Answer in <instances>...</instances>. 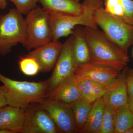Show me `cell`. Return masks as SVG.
I'll list each match as a JSON object with an SVG mask.
<instances>
[{
    "label": "cell",
    "instance_id": "20",
    "mask_svg": "<svg viewBox=\"0 0 133 133\" xmlns=\"http://www.w3.org/2000/svg\"><path fill=\"white\" fill-rule=\"evenodd\" d=\"M76 75L82 99L92 104L97 99L95 94V81Z\"/></svg>",
    "mask_w": 133,
    "mask_h": 133
},
{
    "label": "cell",
    "instance_id": "10",
    "mask_svg": "<svg viewBox=\"0 0 133 133\" xmlns=\"http://www.w3.org/2000/svg\"><path fill=\"white\" fill-rule=\"evenodd\" d=\"M121 71L110 66L88 62L76 66V75L91 79L107 87L114 81Z\"/></svg>",
    "mask_w": 133,
    "mask_h": 133
},
{
    "label": "cell",
    "instance_id": "24",
    "mask_svg": "<svg viewBox=\"0 0 133 133\" xmlns=\"http://www.w3.org/2000/svg\"><path fill=\"white\" fill-rule=\"evenodd\" d=\"M124 8V14L121 19L133 26V0H121Z\"/></svg>",
    "mask_w": 133,
    "mask_h": 133
},
{
    "label": "cell",
    "instance_id": "14",
    "mask_svg": "<svg viewBox=\"0 0 133 133\" xmlns=\"http://www.w3.org/2000/svg\"><path fill=\"white\" fill-rule=\"evenodd\" d=\"M25 108L7 105L0 111V130L21 133L25 117Z\"/></svg>",
    "mask_w": 133,
    "mask_h": 133
},
{
    "label": "cell",
    "instance_id": "18",
    "mask_svg": "<svg viewBox=\"0 0 133 133\" xmlns=\"http://www.w3.org/2000/svg\"><path fill=\"white\" fill-rule=\"evenodd\" d=\"M92 104L82 99L71 105L78 133H81L86 124Z\"/></svg>",
    "mask_w": 133,
    "mask_h": 133
},
{
    "label": "cell",
    "instance_id": "19",
    "mask_svg": "<svg viewBox=\"0 0 133 133\" xmlns=\"http://www.w3.org/2000/svg\"><path fill=\"white\" fill-rule=\"evenodd\" d=\"M115 133H125L133 127V112L128 105L116 111Z\"/></svg>",
    "mask_w": 133,
    "mask_h": 133
},
{
    "label": "cell",
    "instance_id": "33",
    "mask_svg": "<svg viewBox=\"0 0 133 133\" xmlns=\"http://www.w3.org/2000/svg\"><path fill=\"white\" fill-rule=\"evenodd\" d=\"M0 16H1V15H0Z\"/></svg>",
    "mask_w": 133,
    "mask_h": 133
},
{
    "label": "cell",
    "instance_id": "6",
    "mask_svg": "<svg viewBox=\"0 0 133 133\" xmlns=\"http://www.w3.org/2000/svg\"><path fill=\"white\" fill-rule=\"evenodd\" d=\"M26 39L24 47L28 50L42 46L53 40L49 14L42 8L36 7L27 14Z\"/></svg>",
    "mask_w": 133,
    "mask_h": 133
},
{
    "label": "cell",
    "instance_id": "2",
    "mask_svg": "<svg viewBox=\"0 0 133 133\" xmlns=\"http://www.w3.org/2000/svg\"><path fill=\"white\" fill-rule=\"evenodd\" d=\"M0 82L6 87L7 105L25 108L30 104H41L47 98L46 80L39 82L19 81L9 78L0 72Z\"/></svg>",
    "mask_w": 133,
    "mask_h": 133
},
{
    "label": "cell",
    "instance_id": "23",
    "mask_svg": "<svg viewBox=\"0 0 133 133\" xmlns=\"http://www.w3.org/2000/svg\"><path fill=\"white\" fill-rule=\"evenodd\" d=\"M12 2L16 9L22 14L27 15L30 11L36 7L38 0H8Z\"/></svg>",
    "mask_w": 133,
    "mask_h": 133
},
{
    "label": "cell",
    "instance_id": "22",
    "mask_svg": "<svg viewBox=\"0 0 133 133\" xmlns=\"http://www.w3.org/2000/svg\"><path fill=\"white\" fill-rule=\"evenodd\" d=\"M19 65L21 71L27 76H35L41 71L40 65L37 60L27 55L20 58Z\"/></svg>",
    "mask_w": 133,
    "mask_h": 133
},
{
    "label": "cell",
    "instance_id": "15",
    "mask_svg": "<svg viewBox=\"0 0 133 133\" xmlns=\"http://www.w3.org/2000/svg\"><path fill=\"white\" fill-rule=\"evenodd\" d=\"M72 53L76 66L90 62V55L86 39L84 28L78 26L74 28L72 35Z\"/></svg>",
    "mask_w": 133,
    "mask_h": 133
},
{
    "label": "cell",
    "instance_id": "8",
    "mask_svg": "<svg viewBox=\"0 0 133 133\" xmlns=\"http://www.w3.org/2000/svg\"><path fill=\"white\" fill-rule=\"evenodd\" d=\"M54 122L41 104L33 103L25 108L21 133H57Z\"/></svg>",
    "mask_w": 133,
    "mask_h": 133
},
{
    "label": "cell",
    "instance_id": "1",
    "mask_svg": "<svg viewBox=\"0 0 133 133\" xmlns=\"http://www.w3.org/2000/svg\"><path fill=\"white\" fill-rule=\"evenodd\" d=\"M84 28L90 50V62L110 66L121 72L125 69L129 61L128 53L98 29Z\"/></svg>",
    "mask_w": 133,
    "mask_h": 133
},
{
    "label": "cell",
    "instance_id": "31",
    "mask_svg": "<svg viewBox=\"0 0 133 133\" xmlns=\"http://www.w3.org/2000/svg\"><path fill=\"white\" fill-rule=\"evenodd\" d=\"M3 107L2 108H0V111H2V110L3 109Z\"/></svg>",
    "mask_w": 133,
    "mask_h": 133
},
{
    "label": "cell",
    "instance_id": "11",
    "mask_svg": "<svg viewBox=\"0 0 133 133\" xmlns=\"http://www.w3.org/2000/svg\"><path fill=\"white\" fill-rule=\"evenodd\" d=\"M63 44L59 41L50 42L34 49L27 55L38 62L43 73L49 72L54 69L60 52Z\"/></svg>",
    "mask_w": 133,
    "mask_h": 133
},
{
    "label": "cell",
    "instance_id": "5",
    "mask_svg": "<svg viewBox=\"0 0 133 133\" xmlns=\"http://www.w3.org/2000/svg\"><path fill=\"white\" fill-rule=\"evenodd\" d=\"M95 18L107 36L128 53L129 48L133 45V26L108 13L103 6L96 10Z\"/></svg>",
    "mask_w": 133,
    "mask_h": 133
},
{
    "label": "cell",
    "instance_id": "28",
    "mask_svg": "<svg viewBox=\"0 0 133 133\" xmlns=\"http://www.w3.org/2000/svg\"><path fill=\"white\" fill-rule=\"evenodd\" d=\"M8 5V0H0V10L5 9Z\"/></svg>",
    "mask_w": 133,
    "mask_h": 133
},
{
    "label": "cell",
    "instance_id": "21",
    "mask_svg": "<svg viewBox=\"0 0 133 133\" xmlns=\"http://www.w3.org/2000/svg\"><path fill=\"white\" fill-rule=\"evenodd\" d=\"M105 103L100 133H115L116 111L108 103Z\"/></svg>",
    "mask_w": 133,
    "mask_h": 133
},
{
    "label": "cell",
    "instance_id": "3",
    "mask_svg": "<svg viewBox=\"0 0 133 133\" xmlns=\"http://www.w3.org/2000/svg\"><path fill=\"white\" fill-rule=\"evenodd\" d=\"M104 0H83V12L77 15L51 14L50 24L53 33V41L71 35L78 26L98 29L95 18L96 10L103 6Z\"/></svg>",
    "mask_w": 133,
    "mask_h": 133
},
{
    "label": "cell",
    "instance_id": "12",
    "mask_svg": "<svg viewBox=\"0 0 133 133\" xmlns=\"http://www.w3.org/2000/svg\"><path fill=\"white\" fill-rule=\"evenodd\" d=\"M46 98L71 105L82 99L75 73L49 92Z\"/></svg>",
    "mask_w": 133,
    "mask_h": 133
},
{
    "label": "cell",
    "instance_id": "9",
    "mask_svg": "<svg viewBox=\"0 0 133 133\" xmlns=\"http://www.w3.org/2000/svg\"><path fill=\"white\" fill-rule=\"evenodd\" d=\"M72 41L73 36L71 35L63 43L61 52L52 74L46 80L48 92L74 74L76 66L72 55Z\"/></svg>",
    "mask_w": 133,
    "mask_h": 133
},
{
    "label": "cell",
    "instance_id": "4",
    "mask_svg": "<svg viewBox=\"0 0 133 133\" xmlns=\"http://www.w3.org/2000/svg\"><path fill=\"white\" fill-rule=\"evenodd\" d=\"M22 15L16 9H11L0 16V55H7L19 44L25 45L26 23Z\"/></svg>",
    "mask_w": 133,
    "mask_h": 133
},
{
    "label": "cell",
    "instance_id": "30",
    "mask_svg": "<svg viewBox=\"0 0 133 133\" xmlns=\"http://www.w3.org/2000/svg\"><path fill=\"white\" fill-rule=\"evenodd\" d=\"M125 133H133V127L128 129Z\"/></svg>",
    "mask_w": 133,
    "mask_h": 133
},
{
    "label": "cell",
    "instance_id": "16",
    "mask_svg": "<svg viewBox=\"0 0 133 133\" xmlns=\"http://www.w3.org/2000/svg\"><path fill=\"white\" fill-rule=\"evenodd\" d=\"M42 8L51 14L77 15L83 12L82 3L79 0H38Z\"/></svg>",
    "mask_w": 133,
    "mask_h": 133
},
{
    "label": "cell",
    "instance_id": "7",
    "mask_svg": "<svg viewBox=\"0 0 133 133\" xmlns=\"http://www.w3.org/2000/svg\"><path fill=\"white\" fill-rule=\"evenodd\" d=\"M41 105L54 122L58 133H78L71 105L49 98Z\"/></svg>",
    "mask_w": 133,
    "mask_h": 133
},
{
    "label": "cell",
    "instance_id": "32",
    "mask_svg": "<svg viewBox=\"0 0 133 133\" xmlns=\"http://www.w3.org/2000/svg\"></svg>",
    "mask_w": 133,
    "mask_h": 133
},
{
    "label": "cell",
    "instance_id": "29",
    "mask_svg": "<svg viewBox=\"0 0 133 133\" xmlns=\"http://www.w3.org/2000/svg\"><path fill=\"white\" fill-rule=\"evenodd\" d=\"M128 107L131 111L133 112V97H128Z\"/></svg>",
    "mask_w": 133,
    "mask_h": 133
},
{
    "label": "cell",
    "instance_id": "26",
    "mask_svg": "<svg viewBox=\"0 0 133 133\" xmlns=\"http://www.w3.org/2000/svg\"><path fill=\"white\" fill-rule=\"evenodd\" d=\"M105 1V10L110 13L112 9L121 2V0H104Z\"/></svg>",
    "mask_w": 133,
    "mask_h": 133
},
{
    "label": "cell",
    "instance_id": "25",
    "mask_svg": "<svg viewBox=\"0 0 133 133\" xmlns=\"http://www.w3.org/2000/svg\"><path fill=\"white\" fill-rule=\"evenodd\" d=\"M126 81L128 97H133V69L126 72Z\"/></svg>",
    "mask_w": 133,
    "mask_h": 133
},
{
    "label": "cell",
    "instance_id": "27",
    "mask_svg": "<svg viewBox=\"0 0 133 133\" xmlns=\"http://www.w3.org/2000/svg\"><path fill=\"white\" fill-rule=\"evenodd\" d=\"M6 87L4 85H0V108L7 105L5 97Z\"/></svg>",
    "mask_w": 133,
    "mask_h": 133
},
{
    "label": "cell",
    "instance_id": "13",
    "mask_svg": "<svg viewBox=\"0 0 133 133\" xmlns=\"http://www.w3.org/2000/svg\"><path fill=\"white\" fill-rule=\"evenodd\" d=\"M126 70L120 73L114 81L107 87L103 97L105 102L115 110L128 105V93L126 81Z\"/></svg>",
    "mask_w": 133,
    "mask_h": 133
},
{
    "label": "cell",
    "instance_id": "17",
    "mask_svg": "<svg viewBox=\"0 0 133 133\" xmlns=\"http://www.w3.org/2000/svg\"><path fill=\"white\" fill-rule=\"evenodd\" d=\"M105 103L103 97L93 103L88 121L81 133H100Z\"/></svg>",
    "mask_w": 133,
    "mask_h": 133
}]
</instances>
